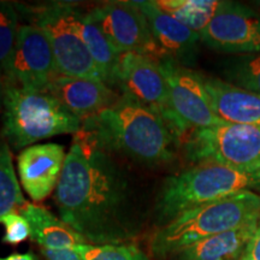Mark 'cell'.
<instances>
[{
  "label": "cell",
  "instance_id": "484cf974",
  "mask_svg": "<svg viewBox=\"0 0 260 260\" xmlns=\"http://www.w3.org/2000/svg\"><path fill=\"white\" fill-rule=\"evenodd\" d=\"M41 254L46 260H83L74 248L47 249L41 248Z\"/></svg>",
  "mask_w": 260,
  "mask_h": 260
},
{
  "label": "cell",
  "instance_id": "44dd1931",
  "mask_svg": "<svg viewBox=\"0 0 260 260\" xmlns=\"http://www.w3.org/2000/svg\"><path fill=\"white\" fill-rule=\"evenodd\" d=\"M27 204L16 177L11 151L5 141H0V219L11 211Z\"/></svg>",
  "mask_w": 260,
  "mask_h": 260
},
{
  "label": "cell",
  "instance_id": "ffe728a7",
  "mask_svg": "<svg viewBox=\"0 0 260 260\" xmlns=\"http://www.w3.org/2000/svg\"><path fill=\"white\" fill-rule=\"evenodd\" d=\"M161 11L177 19L191 30L200 32L209 25L220 6L219 0H158Z\"/></svg>",
  "mask_w": 260,
  "mask_h": 260
},
{
  "label": "cell",
  "instance_id": "d4e9b609",
  "mask_svg": "<svg viewBox=\"0 0 260 260\" xmlns=\"http://www.w3.org/2000/svg\"><path fill=\"white\" fill-rule=\"evenodd\" d=\"M0 223L5 226L3 242L6 245H19L31 235L30 225H29L28 220L19 213V211H11V212L5 214L0 219Z\"/></svg>",
  "mask_w": 260,
  "mask_h": 260
},
{
  "label": "cell",
  "instance_id": "e0dca14e",
  "mask_svg": "<svg viewBox=\"0 0 260 260\" xmlns=\"http://www.w3.org/2000/svg\"><path fill=\"white\" fill-rule=\"evenodd\" d=\"M259 219L181 249L168 260H241Z\"/></svg>",
  "mask_w": 260,
  "mask_h": 260
},
{
  "label": "cell",
  "instance_id": "603a6c76",
  "mask_svg": "<svg viewBox=\"0 0 260 260\" xmlns=\"http://www.w3.org/2000/svg\"><path fill=\"white\" fill-rule=\"evenodd\" d=\"M223 74L226 82L260 94V53L233 58L226 63Z\"/></svg>",
  "mask_w": 260,
  "mask_h": 260
},
{
  "label": "cell",
  "instance_id": "9a60e30c",
  "mask_svg": "<svg viewBox=\"0 0 260 260\" xmlns=\"http://www.w3.org/2000/svg\"><path fill=\"white\" fill-rule=\"evenodd\" d=\"M147 19L158 47L167 56L189 68L199 51V32L191 30L177 19L161 11L154 2H134Z\"/></svg>",
  "mask_w": 260,
  "mask_h": 260
},
{
  "label": "cell",
  "instance_id": "cb8c5ba5",
  "mask_svg": "<svg viewBox=\"0 0 260 260\" xmlns=\"http://www.w3.org/2000/svg\"><path fill=\"white\" fill-rule=\"evenodd\" d=\"M74 249L83 260H148L147 255L135 243L90 245L82 243Z\"/></svg>",
  "mask_w": 260,
  "mask_h": 260
},
{
  "label": "cell",
  "instance_id": "5b68a950",
  "mask_svg": "<svg viewBox=\"0 0 260 260\" xmlns=\"http://www.w3.org/2000/svg\"><path fill=\"white\" fill-rule=\"evenodd\" d=\"M3 103V135L15 149H24L52 136L75 135L82 129V121L50 93L5 84Z\"/></svg>",
  "mask_w": 260,
  "mask_h": 260
},
{
  "label": "cell",
  "instance_id": "4fadbf2b",
  "mask_svg": "<svg viewBox=\"0 0 260 260\" xmlns=\"http://www.w3.org/2000/svg\"><path fill=\"white\" fill-rule=\"evenodd\" d=\"M65 149L61 145H32L22 149L17 157V170L22 187L34 203H40L56 189L63 172Z\"/></svg>",
  "mask_w": 260,
  "mask_h": 260
},
{
  "label": "cell",
  "instance_id": "2e32d148",
  "mask_svg": "<svg viewBox=\"0 0 260 260\" xmlns=\"http://www.w3.org/2000/svg\"><path fill=\"white\" fill-rule=\"evenodd\" d=\"M213 112L220 121L260 126V94L239 88L216 77L204 76Z\"/></svg>",
  "mask_w": 260,
  "mask_h": 260
},
{
  "label": "cell",
  "instance_id": "7c38bea8",
  "mask_svg": "<svg viewBox=\"0 0 260 260\" xmlns=\"http://www.w3.org/2000/svg\"><path fill=\"white\" fill-rule=\"evenodd\" d=\"M117 86L123 94H128L158 111L170 124L168 84L157 58L138 52L122 53L117 71Z\"/></svg>",
  "mask_w": 260,
  "mask_h": 260
},
{
  "label": "cell",
  "instance_id": "52a82bcc",
  "mask_svg": "<svg viewBox=\"0 0 260 260\" xmlns=\"http://www.w3.org/2000/svg\"><path fill=\"white\" fill-rule=\"evenodd\" d=\"M186 155L195 164L214 162L245 172H260V126L220 123L191 130Z\"/></svg>",
  "mask_w": 260,
  "mask_h": 260
},
{
  "label": "cell",
  "instance_id": "f546056e",
  "mask_svg": "<svg viewBox=\"0 0 260 260\" xmlns=\"http://www.w3.org/2000/svg\"><path fill=\"white\" fill-rule=\"evenodd\" d=\"M3 82H2V77H0V84H2Z\"/></svg>",
  "mask_w": 260,
  "mask_h": 260
},
{
  "label": "cell",
  "instance_id": "ba28073f",
  "mask_svg": "<svg viewBox=\"0 0 260 260\" xmlns=\"http://www.w3.org/2000/svg\"><path fill=\"white\" fill-rule=\"evenodd\" d=\"M168 84L170 125L178 139L191 130L224 123L214 115L204 76L169 56L158 58Z\"/></svg>",
  "mask_w": 260,
  "mask_h": 260
},
{
  "label": "cell",
  "instance_id": "4316f807",
  "mask_svg": "<svg viewBox=\"0 0 260 260\" xmlns=\"http://www.w3.org/2000/svg\"><path fill=\"white\" fill-rule=\"evenodd\" d=\"M241 260H260V217L254 235L252 236Z\"/></svg>",
  "mask_w": 260,
  "mask_h": 260
},
{
  "label": "cell",
  "instance_id": "9c48e42d",
  "mask_svg": "<svg viewBox=\"0 0 260 260\" xmlns=\"http://www.w3.org/2000/svg\"><path fill=\"white\" fill-rule=\"evenodd\" d=\"M58 76L56 58L47 35L35 24L19 25L9 79L5 84H16L34 92H47Z\"/></svg>",
  "mask_w": 260,
  "mask_h": 260
},
{
  "label": "cell",
  "instance_id": "ac0fdd59",
  "mask_svg": "<svg viewBox=\"0 0 260 260\" xmlns=\"http://www.w3.org/2000/svg\"><path fill=\"white\" fill-rule=\"evenodd\" d=\"M28 220L31 240L41 248L67 249L87 243L80 234L41 205L28 203L18 210Z\"/></svg>",
  "mask_w": 260,
  "mask_h": 260
},
{
  "label": "cell",
  "instance_id": "f1b7e54d",
  "mask_svg": "<svg viewBox=\"0 0 260 260\" xmlns=\"http://www.w3.org/2000/svg\"><path fill=\"white\" fill-rule=\"evenodd\" d=\"M252 8H253V9H255L256 11H258L259 14H260V0H258V2H253Z\"/></svg>",
  "mask_w": 260,
  "mask_h": 260
},
{
  "label": "cell",
  "instance_id": "5bb4252c",
  "mask_svg": "<svg viewBox=\"0 0 260 260\" xmlns=\"http://www.w3.org/2000/svg\"><path fill=\"white\" fill-rule=\"evenodd\" d=\"M46 93L56 98L82 122L109 109L121 96L100 80L61 75L52 81Z\"/></svg>",
  "mask_w": 260,
  "mask_h": 260
},
{
  "label": "cell",
  "instance_id": "30bf717a",
  "mask_svg": "<svg viewBox=\"0 0 260 260\" xmlns=\"http://www.w3.org/2000/svg\"><path fill=\"white\" fill-rule=\"evenodd\" d=\"M200 38L206 46L219 52L260 53V14L252 6L222 2Z\"/></svg>",
  "mask_w": 260,
  "mask_h": 260
},
{
  "label": "cell",
  "instance_id": "277c9868",
  "mask_svg": "<svg viewBox=\"0 0 260 260\" xmlns=\"http://www.w3.org/2000/svg\"><path fill=\"white\" fill-rule=\"evenodd\" d=\"M253 191L260 193V172H245L214 162H204L167 178L155 204L160 223L167 224L184 211Z\"/></svg>",
  "mask_w": 260,
  "mask_h": 260
},
{
  "label": "cell",
  "instance_id": "7a4b0ae2",
  "mask_svg": "<svg viewBox=\"0 0 260 260\" xmlns=\"http://www.w3.org/2000/svg\"><path fill=\"white\" fill-rule=\"evenodd\" d=\"M82 130L100 147L139 164L154 167L175 158L178 136L158 111L123 94L99 115L84 119Z\"/></svg>",
  "mask_w": 260,
  "mask_h": 260
},
{
  "label": "cell",
  "instance_id": "8992f818",
  "mask_svg": "<svg viewBox=\"0 0 260 260\" xmlns=\"http://www.w3.org/2000/svg\"><path fill=\"white\" fill-rule=\"evenodd\" d=\"M18 10L27 11L47 35L56 58L58 75L102 81L93 58L80 35L77 27V10L68 3H52L37 8L17 5Z\"/></svg>",
  "mask_w": 260,
  "mask_h": 260
},
{
  "label": "cell",
  "instance_id": "d6986e66",
  "mask_svg": "<svg viewBox=\"0 0 260 260\" xmlns=\"http://www.w3.org/2000/svg\"><path fill=\"white\" fill-rule=\"evenodd\" d=\"M77 27L90 57L99 70L103 82L110 87L117 86V71L121 53L112 46L89 12L77 10Z\"/></svg>",
  "mask_w": 260,
  "mask_h": 260
},
{
  "label": "cell",
  "instance_id": "3957f363",
  "mask_svg": "<svg viewBox=\"0 0 260 260\" xmlns=\"http://www.w3.org/2000/svg\"><path fill=\"white\" fill-rule=\"evenodd\" d=\"M260 217V194L242 193L184 211L152 236L149 249L158 260L169 259L188 246L234 230Z\"/></svg>",
  "mask_w": 260,
  "mask_h": 260
},
{
  "label": "cell",
  "instance_id": "83f0119b",
  "mask_svg": "<svg viewBox=\"0 0 260 260\" xmlns=\"http://www.w3.org/2000/svg\"><path fill=\"white\" fill-rule=\"evenodd\" d=\"M0 260H38L37 255L32 252H25V253H12L5 258L0 256Z\"/></svg>",
  "mask_w": 260,
  "mask_h": 260
},
{
  "label": "cell",
  "instance_id": "7402d4cb",
  "mask_svg": "<svg viewBox=\"0 0 260 260\" xmlns=\"http://www.w3.org/2000/svg\"><path fill=\"white\" fill-rule=\"evenodd\" d=\"M18 28L17 5L0 0V77L3 83L9 79Z\"/></svg>",
  "mask_w": 260,
  "mask_h": 260
},
{
  "label": "cell",
  "instance_id": "8fae6325",
  "mask_svg": "<svg viewBox=\"0 0 260 260\" xmlns=\"http://www.w3.org/2000/svg\"><path fill=\"white\" fill-rule=\"evenodd\" d=\"M118 53L138 52L160 58L167 56L158 47L145 15L134 2H110L89 11Z\"/></svg>",
  "mask_w": 260,
  "mask_h": 260
},
{
  "label": "cell",
  "instance_id": "6da1fadb",
  "mask_svg": "<svg viewBox=\"0 0 260 260\" xmlns=\"http://www.w3.org/2000/svg\"><path fill=\"white\" fill-rule=\"evenodd\" d=\"M54 203L60 219L90 245L125 243L136 235L128 175L82 129L74 135Z\"/></svg>",
  "mask_w": 260,
  "mask_h": 260
}]
</instances>
